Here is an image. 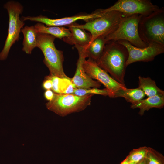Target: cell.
<instances>
[{
  "instance_id": "1",
  "label": "cell",
  "mask_w": 164,
  "mask_h": 164,
  "mask_svg": "<svg viewBox=\"0 0 164 164\" xmlns=\"http://www.w3.org/2000/svg\"><path fill=\"white\" fill-rule=\"evenodd\" d=\"M128 56L127 50L124 46L117 41H111L107 42L101 56L95 61L114 80L125 86L124 77Z\"/></svg>"
},
{
  "instance_id": "2",
  "label": "cell",
  "mask_w": 164,
  "mask_h": 164,
  "mask_svg": "<svg viewBox=\"0 0 164 164\" xmlns=\"http://www.w3.org/2000/svg\"><path fill=\"white\" fill-rule=\"evenodd\" d=\"M55 38L50 35L38 33L36 47L43 54V62L49 70V75L61 78H70L64 72L63 52L56 48L54 43Z\"/></svg>"
},
{
  "instance_id": "3",
  "label": "cell",
  "mask_w": 164,
  "mask_h": 164,
  "mask_svg": "<svg viewBox=\"0 0 164 164\" xmlns=\"http://www.w3.org/2000/svg\"><path fill=\"white\" fill-rule=\"evenodd\" d=\"M138 31L142 40L148 44L156 43L164 46V8H159L142 16L139 22Z\"/></svg>"
},
{
  "instance_id": "4",
  "label": "cell",
  "mask_w": 164,
  "mask_h": 164,
  "mask_svg": "<svg viewBox=\"0 0 164 164\" xmlns=\"http://www.w3.org/2000/svg\"><path fill=\"white\" fill-rule=\"evenodd\" d=\"M142 16L135 14L124 17L115 30L104 36L107 42L125 40L137 47L147 46L148 44L142 40L138 33V24Z\"/></svg>"
},
{
  "instance_id": "5",
  "label": "cell",
  "mask_w": 164,
  "mask_h": 164,
  "mask_svg": "<svg viewBox=\"0 0 164 164\" xmlns=\"http://www.w3.org/2000/svg\"><path fill=\"white\" fill-rule=\"evenodd\" d=\"M93 94L80 96L73 94L54 93L53 99L46 104L47 109L62 116L84 109L90 104Z\"/></svg>"
},
{
  "instance_id": "6",
  "label": "cell",
  "mask_w": 164,
  "mask_h": 164,
  "mask_svg": "<svg viewBox=\"0 0 164 164\" xmlns=\"http://www.w3.org/2000/svg\"><path fill=\"white\" fill-rule=\"evenodd\" d=\"M4 7L7 11L9 22L7 36L3 49L0 53V60H2L6 59L12 46L19 40L20 33L25 25L19 18V15L23 9V6L20 3L9 1L4 4Z\"/></svg>"
},
{
  "instance_id": "7",
  "label": "cell",
  "mask_w": 164,
  "mask_h": 164,
  "mask_svg": "<svg viewBox=\"0 0 164 164\" xmlns=\"http://www.w3.org/2000/svg\"><path fill=\"white\" fill-rule=\"evenodd\" d=\"M102 15L84 24H78V26L88 31L91 36V41L100 36L108 34L118 27L123 18L126 16L121 12L111 11L103 12Z\"/></svg>"
},
{
  "instance_id": "8",
  "label": "cell",
  "mask_w": 164,
  "mask_h": 164,
  "mask_svg": "<svg viewBox=\"0 0 164 164\" xmlns=\"http://www.w3.org/2000/svg\"><path fill=\"white\" fill-rule=\"evenodd\" d=\"M159 8L149 0H118L113 5L101 10L103 12L117 11L126 15L138 14L144 16Z\"/></svg>"
},
{
  "instance_id": "9",
  "label": "cell",
  "mask_w": 164,
  "mask_h": 164,
  "mask_svg": "<svg viewBox=\"0 0 164 164\" xmlns=\"http://www.w3.org/2000/svg\"><path fill=\"white\" fill-rule=\"evenodd\" d=\"M117 42L124 46L127 50L128 56L126 63L127 67L135 62L151 61L156 56L164 52V46L157 43H151L148 44L146 47L139 48L132 45L127 41Z\"/></svg>"
},
{
  "instance_id": "10",
  "label": "cell",
  "mask_w": 164,
  "mask_h": 164,
  "mask_svg": "<svg viewBox=\"0 0 164 164\" xmlns=\"http://www.w3.org/2000/svg\"><path fill=\"white\" fill-rule=\"evenodd\" d=\"M83 67L86 74L91 78L96 79L103 84L110 92V97H113L114 94L117 90L126 87L110 76L105 70L100 67L95 61L89 58L85 60Z\"/></svg>"
},
{
  "instance_id": "11",
  "label": "cell",
  "mask_w": 164,
  "mask_h": 164,
  "mask_svg": "<svg viewBox=\"0 0 164 164\" xmlns=\"http://www.w3.org/2000/svg\"><path fill=\"white\" fill-rule=\"evenodd\" d=\"M102 15L99 9L90 14H81L58 19H51L40 15L36 16H23L22 17V19L23 21L29 20L40 22L47 26H67L75 22L78 20H82L87 22L99 17Z\"/></svg>"
},
{
  "instance_id": "12",
  "label": "cell",
  "mask_w": 164,
  "mask_h": 164,
  "mask_svg": "<svg viewBox=\"0 0 164 164\" xmlns=\"http://www.w3.org/2000/svg\"><path fill=\"white\" fill-rule=\"evenodd\" d=\"M79 57L77 63L76 71L73 77L71 78L72 83L77 88L87 89L92 88H100L101 83L94 80L85 73L83 63L86 58L82 54L78 52Z\"/></svg>"
},
{
  "instance_id": "13",
  "label": "cell",
  "mask_w": 164,
  "mask_h": 164,
  "mask_svg": "<svg viewBox=\"0 0 164 164\" xmlns=\"http://www.w3.org/2000/svg\"><path fill=\"white\" fill-rule=\"evenodd\" d=\"M71 32L70 35L63 39V40L69 44L74 45V46L84 48L91 42V36L90 33L79 27L78 24L75 22L67 26Z\"/></svg>"
},
{
  "instance_id": "14",
  "label": "cell",
  "mask_w": 164,
  "mask_h": 164,
  "mask_svg": "<svg viewBox=\"0 0 164 164\" xmlns=\"http://www.w3.org/2000/svg\"><path fill=\"white\" fill-rule=\"evenodd\" d=\"M107 43L104 36H99L83 48L75 46L78 52H80L85 58H88L96 61L101 56Z\"/></svg>"
},
{
  "instance_id": "15",
  "label": "cell",
  "mask_w": 164,
  "mask_h": 164,
  "mask_svg": "<svg viewBox=\"0 0 164 164\" xmlns=\"http://www.w3.org/2000/svg\"><path fill=\"white\" fill-rule=\"evenodd\" d=\"M164 105V96L155 95L142 99L132 104L131 107L133 109L140 108L139 113L142 115L145 111H148L153 108H161Z\"/></svg>"
},
{
  "instance_id": "16",
  "label": "cell",
  "mask_w": 164,
  "mask_h": 164,
  "mask_svg": "<svg viewBox=\"0 0 164 164\" xmlns=\"http://www.w3.org/2000/svg\"><path fill=\"white\" fill-rule=\"evenodd\" d=\"M24 38L22 50L27 54H31L32 51L36 47L37 37L38 32L34 26H26L21 30Z\"/></svg>"
},
{
  "instance_id": "17",
  "label": "cell",
  "mask_w": 164,
  "mask_h": 164,
  "mask_svg": "<svg viewBox=\"0 0 164 164\" xmlns=\"http://www.w3.org/2000/svg\"><path fill=\"white\" fill-rule=\"evenodd\" d=\"M34 26L38 33L50 35L60 39H63L71 35L69 29L63 26H45L43 23L38 22Z\"/></svg>"
},
{
  "instance_id": "18",
  "label": "cell",
  "mask_w": 164,
  "mask_h": 164,
  "mask_svg": "<svg viewBox=\"0 0 164 164\" xmlns=\"http://www.w3.org/2000/svg\"><path fill=\"white\" fill-rule=\"evenodd\" d=\"M138 87L148 97L155 95L164 96V91L156 85L155 81L150 77H138Z\"/></svg>"
},
{
  "instance_id": "19",
  "label": "cell",
  "mask_w": 164,
  "mask_h": 164,
  "mask_svg": "<svg viewBox=\"0 0 164 164\" xmlns=\"http://www.w3.org/2000/svg\"><path fill=\"white\" fill-rule=\"evenodd\" d=\"M145 96L144 92L138 87L135 88L125 87L116 91L113 98L123 97L127 102L132 104L144 99Z\"/></svg>"
},
{
  "instance_id": "20",
  "label": "cell",
  "mask_w": 164,
  "mask_h": 164,
  "mask_svg": "<svg viewBox=\"0 0 164 164\" xmlns=\"http://www.w3.org/2000/svg\"><path fill=\"white\" fill-rule=\"evenodd\" d=\"M73 94L82 96L88 94H99L110 97L109 92L106 88L100 89L97 88H92L87 89H75Z\"/></svg>"
},
{
  "instance_id": "21",
  "label": "cell",
  "mask_w": 164,
  "mask_h": 164,
  "mask_svg": "<svg viewBox=\"0 0 164 164\" xmlns=\"http://www.w3.org/2000/svg\"><path fill=\"white\" fill-rule=\"evenodd\" d=\"M71 78H60L59 84L60 94H72L77 88L72 83Z\"/></svg>"
},
{
  "instance_id": "22",
  "label": "cell",
  "mask_w": 164,
  "mask_h": 164,
  "mask_svg": "<svg viewBox=\"0 0 164 164\" xmlns=\"http://www.w3.org/2000/svg\"><path fill=\"white\" fill-rule=\"evenodd\" d=\"M146 154L145 150L141 149L133 152L128 157L129 162L137 164L145 158Z\"/></svg>"
},
{
  "instance_id": "23",
  "label": "cell",
  "mask_w": 164,
  "mask_h": 164,
  "mask_svg": "<svg viewBox=\"0 0 164 164\" xmlns=\"http://www.w3.org/2000/svg\"><path fill=\"white\" fill-rule=\"evenodd\" d=\"M42 87L44 89L46 90L51 89L52 82L49 75L45 77L42 84Z\"/></svg>"
},
{
  "instance_id": "24",
  "label": "cell",
  "mask_w": 164,
  "mask_h": 164,
  "mask_svg": "<svg viewBox=\"0 0 164 164\" xmlns=\"http://www.w3.org/2000/svg\"><path fill=\"white\" fill-rule=\"evenodd\" d=\"M54 94L53 92L51 89L46 90L44 92V97L46 99L49 101H50L53 99Z\"/></svg>"
},
{
  "instance_id": "25",
  "label": "cell",
  "mask_w": 164,
  "mask_h": 164,
  "mask_svg": "<svg viewBox=\"0 0 164 164\" xmlns=\"http://www.w3.org/2000/svg\"><path fill=\"white\" fill-rule=\"evenodd\" d=\"M148 164H161L160 162L152 155L150 154L148 157Z\"/></svg>"
},
{
  "instance_id": "26",
  "label": "cell",
  "mask_w": 164,
  "mask_h": 164,
  "mask_svg": "<svg viewBox=\"0 0 164 164\" xmlns=\"http://www.w3.org/2000/svg\"><path fill=\"white\" fill-rule=\"evenodd\" d=\"M129 163L128 157L120 164H129Z\"/></svg>"
},
{
  "instance_id": "27",
  "label": "cell",
  "mask_w": 164,
  "mask_h": 164,
  "mask_svg": "<svg viewBox=\"0 0 164 164\" xmlns=\"http://www.w3.org/2000/svg\"><path fill=\"white\" fill-rule=\"evenodd\" d=\"M139 162V163H138L137 164H146L145 162V159H144L141 160V161H140Z\"/></svg>"
},
{
  "instance_id": "28",
  "label": "cell",
  "mask_w": 164,
  "mask_h": 164,
  "mask_svg": "<svg viewBox=\"0 0 164 164\" xmlns=\"http://www.w3.org/2000/svg\"><path fill=\"white\" fill-rule=\"evenodd\" d=\"M129 164H136V163L133 162H129Z\"/></svg>"
}]
</instances>
